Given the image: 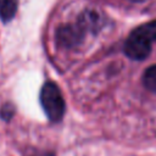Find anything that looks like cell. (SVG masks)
<instances>
[{"mask_svg": "<svg viewBox=\"0 0 156 156\" xmlns=\"http://www.w3.org/2000/svg\"><path fill=\"white\" fill-rule=\"evenodd\" d=\"M40 102L51 122H60L65 115L66 105L58 87L54 82H46L40 90Z\"/></svg>", "mask_w": 156, "mask_h": 156, "instance_id": "6da1fadb", "label": "cell"}, {"mask_svg": "<svg viewBox=\"0 0 156 156\" xmlns=\"http://www.w3.org/2000/svg\"><path fill=\"white\" fill-rule=\"evenodd\" d=\"M124 52L132 60H144L151 52V43L134 29L124 43Z\"/></svg>", "mask_w": 156, "mask_h": 156, "instance_id": "7a4b0ae2", "label": "cell"}, {"mask_svg": "<svg viewBox=\"0 0 156 156\" xmlns=\"http://www.w3.org/2000/svg\"><path fill=\"white\" fill-rule=\"evenodd\" d=\"M85 35V30L78 23L62 24L56 30V40L63 48H76L78 46Z\"/></svg>", "mask_w": 156, "mask_h": 156, "instance_id": "3957f363", "label": "cell"}, {"mask_svg": "<svg viewBox=\"0 0 156 156\" xmlns=\"http://www.w3.org/2000/svg\"><path fill=\"white\" fill-rule=\"evenodd\" d=\"M77 23L85 30V32H95L100 27V16L98 12L93 10H87L82 12L77 20Z\"/></svg>", "mask_w": 156, "mask_h": 156, "instance_id": "277c9868", "label": "cell"}, {"mask_svg": "<svg viewBox=\"0 0 156 156\" xmlns=\"http://www.w3.org/2000/svg\"><path fill=\"white\" fill-rule=\"evenodd\" d=\"M18 0H0V18L4 22H9L16 15Z\"/></svg>", "mask_w": 156, "mask_h": 156, "instance_id": "5b68a950", "label": "cell"}, {"mask_svg": "<svg viewBox=\"0 0 156 156\" xmlns=\"http://www.w3.org/2000/svg\"><path fill=\"white\" fill-rule=\"evenodd\" d=\"M135 30L138 33H140L150 43L156 41V20L155 21H151V22H147L145 24L139 26L138 28H135Z\"/></svg>", "mask_w": 156, "mask_h": 156, "instance_id": "8992f818", "label": "cell"}, {"mask_svg": "<svg viewBox=\"0 0 156 156\" xmlns=\"http://www.w3.org/2000/svg\"><path fill=\"white\" fill-rule=\"evenodd\" d=\"M143 83L146 89L152 93H156V65H152L146 68L143 76Z\"/></svg>", "mask_w": 156, "mask_h": 156, "instance_id": "52a82bcc", "label": "cell"}, {"mask_svg": "<svg viewBox=\"0 0 156 156\" xmlns=\"http://www.w3.org/2000/svg\"><path fill=\"white\" fill-rule=\"evenodd\" d=\"M15 113V108L11 104H6L1 107V111H0V115H1V118L5 119V121H10L11 117L13 116Z\"/></svg>", "mask_w": 156, "mask_h": 156, "instance_id": "ba28073f", "label": "cell"}, {"mask_svg": "<svg viewBox=\"0 0 156 156\" xmlns=\"http://www.w3.org/2000/svg\"><path fill=\"white\" fill-rule=\"evenodd\" d=\"M30 156H51V154H45V152H34Z\"/></svg>", "mask_w": 156, "mask_h": 156, "instance_id": "9c48e42d", "label": "cell"}, {"mask_svg": "<svg viewBox=\"0 0 156 156\" xmlns=\"http://www.w3.org/2000/svg\"><path fill=\"white\" fill-rule=\"evenodd\" d=\"M130 1H133V2H141V1H144V0H130Z\"/></svg>", "mask_w": 156, "mask_h": 156, "instance_id": "30bf717a", "label": "cell"}]
</instances>
